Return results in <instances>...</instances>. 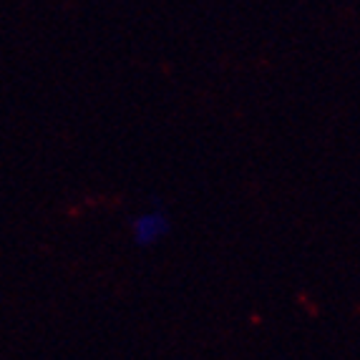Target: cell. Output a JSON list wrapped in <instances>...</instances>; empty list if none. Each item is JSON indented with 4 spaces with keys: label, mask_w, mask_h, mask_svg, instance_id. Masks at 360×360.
<instances>
[{
    "label": "cell",
    "mask_w": 360,
    "mask_h": 360,
    "mask_svg": "<svg viewBox=\"0 0 360 360\" xmlns=\"http://www.w3.org/2000/svg\"><path fill=\"white\" fill-rule=\"evenodd\" d=\"M129 237L136 247L146 250V247H156L159 242L172 232V217L164 207H149L141 210L129 219Z\"/></svg>",
    "instance_id": "1"
}]
</instances>
